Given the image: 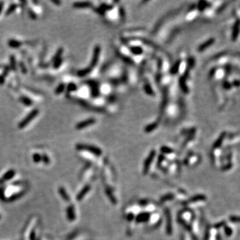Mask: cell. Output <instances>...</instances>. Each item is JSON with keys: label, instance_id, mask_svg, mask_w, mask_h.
Returning a JSON list of instances; mask_svg holds the SVG:
<instances>
[{"label": "cell", "instance_id": "cell-1", "mask_svg": "<svg viewBox=\"0 0 240 240\" xmlns=\"http://www.w3.org/2000/svg\"><path fill=\"white\" fill-rule=\"evenodd\" d=\"M38 114H39V109H33L26 117H25L24 119H23V120H21V122H19L18 127L20 129L23 128V127L26 126L27 125L29 124V122H31V120H33L38 115Z\"/></svg>", "mask_w": 240, "mask_h": 240}, {"label": "cell", "instance_id": "cell-2", "mask_svg": "<svg viewBox=\"0 0 240 240\" xmlns=\"http://www.w3.org/2000/svg\"><path fill=\"white\" fill-rule=\"evenodd\" d=\"M76 148L77 150H83L88 151L89 152L94 153L95 155H100L102 153L100 149H99L96 147L93 146H89V145H83V144H77L76 146Z\"/></svg>", "mask_w": 240, "mask_h": 240}, {"label": "cell", "instance_id": "cell-3", "mask_svg": "<svg viewBox=\"0 0 240 240\" xmlns=\"http://www.w3.org/2000/svg\"><path fill=\"white\" fill-rule=\"evenodd\" d=\"M100 50H101L100 47L98 46V45H97V46H96V47H95L94 55H93V58H92V62H91V65L90 66V68H91L92 69L96 66L97 63H98V62L99 53H100Z\"/></svg>", "mask_w": 240, "mask_h": 240}, {"label": "cell", "instance_id": "cell-4", "mask_svg": "<svg viewBox=\"0 0 240 240\" xmlns=\"http://www.w3.org/2000/svg\"><path fill=\"white\" fill-rule=\"evenodd\" d=\"M95 123H96V120H95V119L94 118L88 119V120H84L83 121V122L78 123V124L76 125V128L77 129H82L85 128V127H86L89 126V125L94 124Z\"/></svg>", "mask_w": 240, "mask_h": 240}, {"label": "cell", "instance_id": "cell-5", "mask_svg": "<svg viewBox=\"0 0 240 240\" xmlns=\"http://www.w3.org/2000/svg\"><path fill=\"white\" fill-rule=\"evenodd\" d=\"M155 155V151H152L150 153V155H149L148 158H147L146 161V162H145V163H144V172L146 173L147 172H148V168L150 166V164L151 163V162H152V160L153 159V157H154Z\"/></svg>", "mask_w": 240, "mask_h": 240}, {"label": "cell", "instance_id": "cell-6", "mask_svg": "<svg viewBox=\"0 0 240 240\" xmlns=\"http://www.w3.org/2000/svg\"><path fill=\"white\" fill-rule=\"evenodd\" d=\"M67 217L69 221L72 222L75 219V214L74 211V207L73 205H70L67 208Z\"/></svg>", "mask_w": 240, "mask_h": 240}, {"label": "cell", "instance_id": "cell-7", "mask_svg": "<svg viewBox=\"0 0 240 240\" xmlns=\"http://www.w3.org/2000/svg\"><path fill=\"white\" fill-rule=\"evenodd\" d=\"M15 174H16V172H15V171L14 170H9L8 172H6L5 174L3 175V178L0 179V183H2L5 182V181L10 180V179L14 178Z\"/></svg>", "mask_w": 240, "mask_h": 240}, {"label": "cell", "instance_id": "cell-8", "mask_svg": "<svg viewBox=\"0 0 240 240\" xmlns=\"http://www.w3.org/2000/svg\"><path fill=\"white\" fill-rule=\"evenodd\" d=\"M90 189V187L89 185H86V186L84 187L81 191L79 192L78 195L77 196V200L78 201L81 200L82 199L84 198V196H85L86 194H88V192L89 191V190Z\"/></svg>", "mask_w": 240, "mask_h": 240}, {"label": "cell", "instance_id": "cell-9", "mask_svg": "<svg viewBox=\"0 0 240 240\" xmlns=\"http://www.w3.org/2000/svg\"><path fill=\"white\" fill-rule=\"evenodd\" d=\"M92 3L90 2L86 1V2H76V3H73V7L75 8H89L91 7Z\"/></svg>", "mask_w": 240, "mask_h": 240}, {"label": "cell", "instance_id": "cell-10", "mask_svg": "<svg viewBox=\"0 0 240 240\" xmlns=\"http://www.w3.org/2000/svg\"><path fill=\"white\" fill-rule=\"evenodd\" d=\"M213 42H214V39H210V40L207 41L206 42H205L204 44L201 45L200 46L198 47V51H204V49H206L207 47H209V45H211V44H212Z\"/></svg>", "mask_w": 240, "mask_h": 240}, {"label": "cell", "instance_id": "cell-11", "mask_svg": "<svg viewBox=\"0 0 240 240\" xmlns=\"http://www.w3.org/2000/svg\"><path fill=\"white\" fill-rule=\"evenodd\" d=\"M8 45L9 46L12 47V48H18L21 45V43L16 40H10L8 42Z\"/></svg>", "mask_w": 240, "mask_h": 240}, {"label": "cell", "instance_id": "cell-12", "mask_svg": "<svg viewBox=\"0 0 240 240\" xmlns=\"http://www.w3.org/2000/svg\"><path fill=\"white\" fill-rule=\"evenodd\" d=\"M19 99H20L21 102H22L23 104L27 105V106H29V105L33 104V101H32L31 99L26 96H21Z\"/></svg>", "mask_w": 240, "mask_h": 240}, {"label": "cell", "instance_id": "cell-13", "mask_svg": "<svg viewBox=\"0 0 240 240\" xmlns=\"http://www.w3.org/2000/svg\"><path fill=\"white\" fill-rule=\"evenodd\" d=\"M59 192L60 196H62V198L64 199L65 201H67V202H68V201L70 200V197H69V196L68 195L66 189H65L64 187H59Z\"/></svg>", "mask_w": 240, "mask_h": 240}, {"label": "cell", "instance_id": "cell-14", "mask_svg": "<svg viewBox=\"0 0 240 240\" xmlns=\"http://www.w3.org/2000/svg\"><path fill=\"white\" fill-rule=\"evenodd\" d=\"M18 8V5L16 3H12L8 7L7 11L5 12L6 16H10L12 14H13L15 12V10H16V8Z\"/></svg>", "mask_w": 240, "mask_h": 240}, {"label": "cell", "instance_id": "cell-15", "mask_svg": "<svg viewBox=\"0 0 240 240\" xmlns=\"http://www.w3.org/2000/svg\"><path fill=\"white\" fill-rule=\"evenodd\" d=\"M179 84H180L181 88H182L183 92L185 93V94H188L189 90H188L187 86H186V84H185V79L183 77H181L180 78V80H179Z\"/></svg>", "mask_w": 240, "mask_h": 240}, {"label": "cell", "instance_id": "cell-16", "mask_svg": "<svg viewBox=\"0 0 240 240\" xmlns=\"http://www.w3.org/2000/svg\"><path fill=\"white\" fill-rule=\"evenodd\" d=\"M24 194H25L24 191H21V192H19V193L18 194H14V195H13L12 197H10L8 201H9V202H14V201L18 200L19 198H20L21 197H22L23 195H24Z\"/></svg>", "mask_w": 240, "mask_h": 240}, {"label": "cell", "instance_id": "cell-17", "mask_svg": "<svg viewBox=\"0 0 240 240\" xmlns=\"http://www.w3.org/2000/svg\"><path fill=\"white\" fill-rule=\"evenodd\" d=\"M91 71H92V68H90V67H88V68H87L86 69H84V70L79 71L78 72H77V75L79 77L85 76L86 75H88V73H90Z\"/></svg>", "mask_w": 240, "mask_h": 240}, {"label": "cell", "instance_id": "cell-18", "mask_svg": "<svg viewBox=\"0 0 240 240\" xmlns=\"http://www.w3.org/2000/svg\"><path fill=\"white\" fill-rule=\"evenodd\" d=\"M10 67L13 70H16V60L14 55L10 56Z\"/></svg>", "mask_w": 240, "mask_h": 240}, {"label": "cell", "instance_id": "cell-19", "mask_svg": "<svg viewBox=\"0 0 240 240\" xmlns=\"http://www.w3.org/2000/svg\"><path fill=\"white\" fill-rule=\"evenodd\" d=\"M179 66H180V61H178L174 66L172 67V70H171L170 72L172 73V74H175V73H176L178 72V70H179Z\"/></svg>", "mask_w": 240, "mask_h": 240}, {"label": "cell", "instance_id": "cell-20", "mask_svg": "<svg viewBox=\"0 0 240 240\" xmlns=\"http://www.w3.org/2000/svg\"><path fill=\"white\" fill-rule=\"evenodd\" d=\"M131 51L134 54H136V55H140L143 52V49L139 47H131Z\"/></svg>", "mask_w": 240, "mask_h": 240}, {"label": "cell", "instance_id": "cell-21", "mask_svg": "<svg viewBox=\"0 0 240 240\" xmlns=\"http://www.w3.org/2000/svg\"><path fill=\"white\" fill-rule=\"evenodd\" d=\"M63 51H64V49H63V48H62V47H61V48L57 49V52L55 53V55H54V57H53V61H55V60H56V59H59V58H61V56H62V53H63Z\"/></svg>", "mask_w": 240, "mask_h": 240}, {"label": "cell", "instance_id": "cell-22", "mask_svg": "<svg viewBox=\"0 0 240 240\" xmlns=\"http://www.w3.org/2000/svg\"><path fill=\"white\" fill-rule=\"evenodd\" d=\"M65 90V84L64 83H60L58 87L56 88L55 90V94H62V92H64Z\"/></svg>", "mask_w": 240, "mask_h": 240}, {"label": "cell", "instance_id": "cell-23", "mask_svg": "<svg viewBox=\"0 0 240 240\" xmlns=\"http://www.w3.org/2000/svg\"><path fill=\"white\" fill-rule=\"evenodd\" d=\"M157 126V123H154V124L148 125V126L146 127V132H150V131H153L155 129Z\"/></svg>", "mask_w": 240, "mask_h": 240}, {"label": "cell", "instance_id": "cell-24", "mask_svg": "<svg viewBox=\"0 0 240 240\" xmlns=\"http://www.w3.org/2000/svg\"><path fill=\"white\" fill-rule=\"evenodd\" d=\"M33 159L35 163H40L42 161V155L40 153H34L33 155Z\"/></svg>", "mask_w": 240, "mask_h": 240}, {"label": "cell", "instance_id": "cell-25", "mask_svg": "<svg viewBox=\"0 0 240 240\" xmlns=\"http://www.w3.org/2000/svg\"><path fill=\"white\" fill-rule=\"evenodd\" d=\"M42 161H43V162H44L45 164H46V165L49 164V163H50V159H49L48 155L45 154V153H44V154L42 155Z\"/></svg>", "mask_w": 240, "mask_h": 240}, {"label": "cell", "instance_id": "cell-26", "mask_svg": "<svg viewBox=\"0 0 240 240\" xmlns=\"http://www.w3.org/2000/svg\"><path fill=\"white\" fill-rule=\"evenodd\" d=\"M53 68L55 69H57L59 68L60 66H61V65L62 64V57L59 58V59H56L55 61H53Z\"/></svg>", "mask_w": 240, "mask_h": 240}, {"label": "cell", "instance_id": "cell-27", "mask_svg": "<svg viewBox=\"0 0 240 240\" xmlns=\"http://www.w3.org/2000/svg\"><path fill=\"white\" fill-rule=\"evenodd\" d=\"M148 217H149L148 214H146V213L142 214V215L138 216L137 221L138 222H144V221H146V220L148 218Z\"/></svg>", "mask_w": 240, "mask_h": 240}, {"label": "cell", "instance_id": "cell-28", "mask_svg": "<svg viewBox=\"0 0 240 240\" xmlns=\"http://www.w3.org/2000/svg\"><path fill=\"white\" fill-rule=\"evenodd\" d=\"M77 90V86L75 83H70L68 85V92H74Z\"/></svg>", "mask_w": 240, "mask_h": 240}, {"label": "cell", "instance_id": "cell-29", "mask_svg": "<svg viewBox=\"0 0 240 240\" xmlns=\"http://www.w3.org/2000/svg\"><path fill=\"white\" fill-rule=\"evenodd\" d=\"M28 14H29L30 18L33 19H36L37 18V15L36 14V13L31 9L28 10Z\"/></svg>", "mask_w": 240, "mask_h": 240}, {"label": "cell", "instance_id": "cell-30", "mask_svg": "<svg viewBox=\"0 0 240 240\" xmlns=\"http://www.w3.org/2000/svg\"><path fill=\"white\" fill-rule=\"evenodd\" d=\"M19 67L21 68V70L23 73H26L27 72V70L26 67H25V65L23 64V62L19 63Z\"/></svg>", "mask_w": 240, "mask_h": 240}, {"label": "cell", "instance_id": "cell-31", "mask_svg": "<svg viewBox=\"0 0 240 240\" xmlns=\"http://www.w3.org/2000/svg\"><path fill=\"white\" fill-rule=\"evenodd\" d=\"M10 68H9V67L6 66L5 68V69H4L3 71V73H2V75H3L4 77L7 76L8 73H9V71H10Z\"/></svg>", "mask_w": 240, "mask_h": 240}, {"label": "cell", "instance_id": "cell-32", "mask_svg": "<svg viewBox=\"0 0 240 240\" xmlns=\"http://www.w3.org/2000/svg\"><path fill=\"white\" fill-rule=\"evenodd\" d=\"M161 151L164 153H170V152H172V151H173L172 150V149H170L169 148H167V147H163V148H161Z\"/></svg>", "mask_w": 240, "mask_h": 240}, {"label": "cell", "instance_id": "cell-33", "mask_svg": "<svg viewBox=\"0 0 240 240\" xmlns=\"http://www.w3.org/2000/svg\"><path fill=\"white\" fill-rule=\"evenodd\" d=\"M30 240H36V234H35V231H32L31 232V234H30Z\"/></svg>", "mask_w": 240, "mask_h": 240}, {"label": "cell", "instance_id": "cell-34", "mask_svg": "<svg viewBox=\"0 0 240 240\" xmlns=\"http://www.w3.org/2000/svg\"><path fill=\"white\" fill-rule=\"evenodd\" d=\"M0 198L2 200H5V196H4V192L2 189H0Z\"/></svg>", "mask_w": 240, "mask_h": 240}, {"label": "cell", "instance_id": "cell-35", "mask_svg": "<svg viewBox=\"0 0 240 240\" xmlns=\"http://www.w3.org/2000/svg\"><path fill=\"white\" fill-rule=\"evenodd\" d=\"M5 77L3 75H0V84H3L5 81Z\"/></svg>", "mask_w": 240, "mask_h": 240}, {"label": "cell", "instance_id": "cell-36", "mask_svg": "<svg viewBox=\"0 0 240 240\" xmlns=\"http://www.w3.org/2000/svg\"><path fill=\"white\" fill-rule=\"evenodd\" d=\"M3 2L1 1L0 2V14L1 13V11L2 10H3Z\"/></svg>", "mask_w": 240, "mask_h": 240}, {"label": "cell", "instance_id": "cell-37", "mask_svg": "<svg viewBox=\"0 0 240 240\" xmlns=\"http://www.w3.org/2000/svg\"><path fill=\"white\" fill-rule=\"evenodd\" d=\"M52 2L54 3H55L57 5H59V4L61 3V1H52Z\"/></svg>", "mask_w": 240, "mask_h": 240}, {"label": "cell", "instance_id": "cell-38", "mask_svg": "<svg viewBox=\"0 0 240 240\" xmlns=\"http://www.w3.org/2000/svg\"><path fill=\"white\" fill-rule=\"evenodd\" d=\"M0 218H1V216H0Z\"/></svg>", "mask_w": 240, "mask_h": 240}, {"label": "cell", "instance_id": "cell-39", "mask_svg": "<svg viewBox=\"0 0 240 240\" xmlns=\"http://www.w3.org/2000/svg\"><path fill=\"white\" fill-rule=\"evenodd\" d=\"M0 68H1V66H0Z\"/></svg>", "mask_w": 240, "mask_h": 240}]
</instances>
